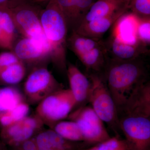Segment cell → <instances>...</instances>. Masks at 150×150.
<instances>
[{
    "label": "cell",
    "instance_id": "2",
    "mask_svg": "<svg viewBox=\"0 0 150 150\" xmlns=\"http://www.w3.org/2000/svg\"><path fill=\"white\" fill-rule=\"evenodd\" d=\"M40 23L50 48V59L60 70H67L68 27L56 0L49 1L41 10Z\"/></svg>",
    "mask_w": 150,
    "mask_h": 150
},
{
    "label": "cell",
    "instance_id": "32",
    "mask_svg": "<svg viewBox=\"0 0 150 150\" xmlns=\"http://www.w3.org/2000/svg\"><path fill=\"white\" fill-rule=\"evenodd\" d=\"M0 150H9L8 146L0 139Z\"/></svg>",
    "mask_w": 150,
    "mask_h": 150
},
{
    "label": "cell",
    "instance_id": "31",
    "mask_svg": "<svg viewBox=\"0 0 150 150\" xmlns=\"http://www.w3.org/2000/svg\"><path fill=\"white\" fill-rule=\"evenodd\" d=\"M32 1V0H0V7H7L13 8L22 4Z\"/></svg>",
    "mask_w": 150,
    "mask_h": 150
},
{
    "label": "cell",
    "instance_id": "18",
    "mask_svg": "<svg viewBox=\"0 0 150 150\" xmlns=\"http://www.w3.org/2000/svg\"><path fill=\"white\" fill-rule=\"evenodd\" d=\"M124 7L126 8L123 0H96L86 14L82 23L108 16Z\"/></svg>",
    "mask_w": 150,
    "mask_h": 150
},
{
    "label": "cell",
    "instance_id": "33",
    "mask_svg": "<svg viewBox=\"0 0 150 150\" xmlns=\"http://www.w3.org/2000/svg\"><path fill=\"white\" fill-rule=\"evenodd\" d=\"M33 1H35V2H42L46 1H51V0H33Z\"/></svg>",
    "mask_w": 150,
    "mask_h": 150
},
{
    "label": "cell",
    "instance_id": "19",
    "mask_svg": "<svg viewBox=\"0 0 150 150\" xmlns=\"http://www.w3.org/2000/svg\"><path fill=\"white\" fill-rule=\"evenodd\" d=\"M79 59L88 71H93L92 74H98L104 69L108 59L105 42Z\"/></svg>",
    "mask_w": 150,
    "mask_h": 150
},
{
    "label": "cell",
    "instance_id": "20",
    "mask_svg": "<svg viewBox=\"0 0 150 150\" xmlns=\"http://www.w3.org/2000/svg\"><path fill=\"white\" fill-rule=\"evenodd\" d=\"M104 43L102 40H96L78 34L75 31L71 32L67 38V46H69L75 55L79 58L97 47Z\"/></svg>",
    "mask_w": 150,
    "mask_h": 150
},
{
    "label": "cell",
    "instance_id": "24",
    "mask_svg": "<svg viewBox=\"0 0 150 150\" xmlns=\"http://www.w3.org/2000/svg\"><path fill=\"white\" fill-rule=\"evenodd\" d=\"M0 29L7 40L13 46L17 31L14 23L10 8L7 7H0Z\"/></svg>",
    "mask_w": 150,
    "mask_h": 150
},
{
    "label": "cell",
    "instance_id": "10",
    "mask_svg": "<svg viewBox=\"0 0 150 150\" xmlns=\"http://www.w3.org/2000/svg\"><path fill=\"white\" fill-rule=\"evenodd\" d=\"M12 51L24 64H37L50 59L48 48L28 38L23 37L15 41Z\"/></svg>",
    "mask_w": 150,
    "mask_h": 150
},
{
    "label": "cell",
    "instance_id": "7",
    "mask_svg": "<svg viewBox=\"0 0 150 150\" xmlns=\"http://www.w3.org/2000/svg\"><path fill=\"white\" fill-rule=\"evenodd\" d=\"M77 124L83 137L84 142L92 145L108 139L110 136L104 122L90 105L77 108L68 116Z\"/></svg>",
    "mask_w": 150,
    "mask_h": 150
},
{
    "label": "cell",
    "instance_id": "9",
    "mask_svg": "<svg viewBox=\"0 0 150 150\" xmlns=\"http://www.w3.org/2000/svg\"><path fill=\"white\" fill-rule=\"evenodd\" d=\"M43 124L37 115L27 116L10 126L2 127L0 139L7 146L12 147L33 137Z\"/></svg>",
    "mask_w": 150,
    "mask_h": 150
},
{
    "label": "cell",
    "instance_id": "22",
    "mask_svg": "<svg viewBox=\"0 0 150 150\" xmlns=\"http://www.w3.org/2000/svg\"><path fill=\"white\" fill-rule=\"evenodd\" d=\"M21 93L13 87L0 89V113L9 111L23 102Z\"/></svg>",
    "mask_w": 150,
    "mask_h": 150
},
{
    "label": "cell",
    "instance_id": "4",
    "mask_svg": "<svg viewBox=\"0 0 150 150\" xmlns=\"http://www.w3.org/2000/svg\"><path fill=\"white\" fill-rule=\"evenodd\" d=\"M77 103L69 89L54 92L41 100L36 109V115L51 129L59 121L67 118Z\"/></svg>",
    "mask_w": 150,
    "mask_h": 150
},
{
    "label": "cell",
    "instance_id": "25",
    "mask_svg": "<svg viewBox=\"0 0 150 150\" xmlns=\"http://www.w3.org/2000/svg\"><path fill=\"white\" fill-rule=\"evenodd\" d=\"M127 12L140 18H150V0H123Z\"/></svg>",
    "mask_w": 150,
    "mask_h": 150
},
{
    "label": "cell",
    "instance_id": "21",
    "mask_svg": "<svg viewBox=\"0 0 150 150\" xmlns=\"http://www.w3.org/2000/svg\"><path fill=\"white\" fill-rule=\"evenodd\" d=\"M51 129L66 139L71 142H84L80 129L75 121L71 120L59 121Z\"/></svg>",
    "mask_w": 150,
    "mask_h": 150
},
{
    "label": "cell",
    "instance_id": "17",
    "mask_svg": "<svg viewBox=\"0 0 150 150\" xmlns=\"http://www.w3.org/2000/svg\"><path fill=\"white\" fill-rule=\"evenodd\" d=\"M138 112L150 114V83L149 81L134 91L119 112L122 113Z\"/></svg>",
    "mask_w": 150,
    "mask_h": 150
},
{
    "label": "cell",
    "instance_id": "1",
    "mask_svg": "<svg viewBox=\"0 0 150 150\" xmlns=\"http://www.w3.org/2000/svg\"><path fill=\"white\" fill-rule=\"evenodd\" d=\"M103 77L118 112L138 88L149 81L143 58L129 61L108 59Z\"/></svg>",
    "mask_w": 150,
    "mask_h": 150
},
{
    "label": "cell",
    "instance_id": "12",
    "mask_svg": "<svg viewBox=\"0 0 150 150\" xmlns=\"http://www.w3.org/2000/svg\"><path fill=\"white\" fill-rule=\"evenodd\" d=\"M139 20V18L134 14L128 12L125 13L113 24L111 36L123 43L145 47L137 38Z\"/></svg>",
    "mask_w": 150,
    "mask_h": 150
},
{
    "label": "cell",
    "instance_id": "26",
    "mask_svg": "<svg viewBox=\"0 0 150 150\" xmlns=\"http://www.w3.org/2000/svg\"><path fill=\"white\" fill-rule=\"evenodd\" d=\"M81 150H130L124 139L119 136L110 137L108 139Z\"/></svg>",
    "mask_w": 150,
    "mask_h": 150
},
{
    "label": "cell",
    "instance_id": "16",
    "mask_svg": "<svg viewBox=\"0 0 150 150\" xmlns=\"http://www.w3.org/2000/svg\"><path fill=\"white\" fill-rule=\"evenodd\" d=\"M104 42L107 54H110L111 59L115 60L129 61L143 57L149 53L147 48L123 43L111 36Z\"/></svg>",
    "mask_w": 150,
    "mask_h": 150
},
{
    "label": "cell",
    "instance_id": "28",
    "mask_svg": "<svg viewBox=\"0 0 150 150\" xmlns=\"http://www.w3.org/2000/svg\"><path fill=\"white\" fill-rule=\"evenodd\" d=\"M29 106L23 101L19 103L12 110L7 111L14 122H17L27 117L29 112Z\"/></svg>",
    "mask_w": 150,
    "mask_h": 150
},
{
    "label": "cell",
    "instance_id": "14",
    "mask_svg": "<svg viewBox=\"0 0 150 150\" xmlns=\"http://www.w3.org/2000/svg\"><path fill=\"white\" fill-rule=\"evenodd\" d=\"M67 71L69 89L76 102L77 107L86 105L91 89L90 79L72 64H68Z\"/></svg>",
    "mask_w": 150,
    "mask_h": 150
},
{
    "label": "cell",
    "instance_id": "23",
    "mask_svg": "<svg viewBox=\"0 0 150 150\" xmlns=\"http://www.w3.org/2000/svg\"><path fill=\"white\" fill-rule=\"evenodd\" d=\"M25 71L24 64L21 62L6 67L0 71V84L18 83L24 78Z\"/></svg>",
    "mask_w": 150,
    "mask_h": 150
},
{
    "label": "cell",
    "instance_id": "27",
    "mask_svg": "<svg viewBox=\"0 0 150 150\" xmlns=\"http://www.w3.org/2000/svg\"><path fill=\"white\" fill-rule=\"evenodd\" d=\"M137 37L142 45L148 48L150 44V18H140L137 29Z\"/></svg>",
    "mask_w": 150,
    "mask_h": 150
},
{
    "label": "cell",
    "instance_id": "15",
    "mask_svg": "<svg viewBox=\"0 0 150 150\" xmlns=\"http://www.w3.org/2000/svg\"><path fill=\"white\" fill-rule=\"evenodd\" d=\"M124 7L108 16L83 23L75 32L80 35L96 40H102L103 35L123 14L127 12Z\"/></svg>",
    "mask_w": 150,
    "mask_h": 150
},
{
    "label": "cell",
    "instance_id": "5",
    "mask_svg": "<svg viewBox=\"0 0 150 150\" xmlns=\"http://www.w3.org/2000/svg\"><path fill=\"white\" fill-rule=\"evenodd\" d=\"M119 127L130 150H150V114L139 112L118 115Z\"/></svg>",
    "mask_w": 150,
    "mask_h": 150
},
{
    "label": "cell",
    "instance_id": "29",
    "mask_svg": "<svg viewBox=\"0 0 150 150\" xmlns=\"http://www.w3.org/2000/svg\"><path fill=\"white\" fill-rule=\"evenodd\" d=\"M21 62L13 51H6L0 54V71L11 65Z\"/></svg>",
    "mask_w": 150,
    "mask_h": 150
},
{
    "label": "cell",
    "instance_id": "6",
    "mask_svg": "<svg viewBox=\"0 0 150 150\" xmlns=\"http://www.w3.org/2000/svg\"><path fill=\"white\" fill-rule=\"evenodd\" d=\"M17 32L48 48L49 45L43 33L40 19V9L32 1L10 8Z\"/></svg>",
    "mask_w": 150,
    "mask_h": 150
},
{
    "label": "cell",
    "instance_id": "13",
    "mask_svg": "<svg viewBox=\"0 0 150 150\" xmlns=\"http://www.w3.org/2000/svg\"><path fill=\"white\" fill-rule=\"evenodd\" d=\"M38 150H81L90 145L66 139L52 129L42 131L35 137Z\"/></svg>",
    "mask_w": 150,
    "mask_h": 150
},
{
    "label": "cell",
    "instance_id": "11",
    "mask_svg": "<svg viewBox=\"0 0 150 150\" xmlns=\"http://www.w3.org/2000/svg\"><path fill=\"white\" fill-rule=\"evenodd\" d=\"M96 0H56L64 17L68 31H76Z\"/></svg>",
    "mask_w": 150,
    "mask_h": 150
},
{
    "label": "cell",
    "instance_id": "8",
    "mask_svg": "<svg viewBox=\"0 0 150 150\" xmlns=\"http://www.w3.org/2000/svg\"><path fill=\"white\" fill-rule=\"evenodd\" d=\"M64 88L45 67L33 71L25 82L24 90L28 100L32 103H40L54 92Z\"/></svg>",
    "mask_w": 150,
    "mask_h": 150
},
{
    "label": "cell",
    "instance_id": "30",
    "mask_svg": "<svg viewBox=\"0 0 150 150\" xmlns=\"http://www.w3.org/2000/svg\"><path fill=\"white\" fill-rule=\"evenodd\" d=\"M12 148V150H38L35 137L24 141Z\"/></svg>",
    "mask_w": 150,
    "mask_h": 150
},
{
    "label": "cell",
    "instance_id": "3",
    "mask_svg": "<svg viewBox=\"0 0 150 150\" xmlns=\"http://www.w3.org/2000/svg\"><path fill=\"white\" fill-rule=\"evenodd\" d=\"M88 77L91 83L88 103L104 123L119 136L118 111L115 102L104 78L97 74H91Z\"/></svg>",
    "mask_w": 150,
    "mask_h": 150
}]
</instances>
